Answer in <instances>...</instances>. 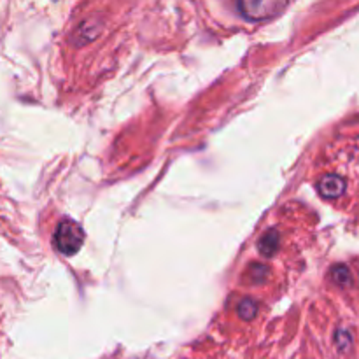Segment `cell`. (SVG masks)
<instances>
[{
    "mask_svg": "<svg viewBox=\"0 0 359 359\" xmlns=\"http://www.w3.org/2000/svg\"><path fill=\"white\" fill-rule=\"evenodd\" d=\"M53 242H55V248L58 249L62 255L74 256L76 252H79L81 248H83L84 231L74 219H63L62 223L56 226L55 235H53Z\"/></svg>",
    "mask_w": 359,
    "mask_h": 359,
    "instance_id": "1",
    "label": "cell"
},
{
    "mask_svg": "<svg viewBox=\"0 0 359 359\" xmlns=\"http://www.w3.org/2000/svg\"><path fill=\"white\" fill-rule=\"evenodd\" d=\"M290 0H238V11L249 21H263L286 9Z\"/></svg>",
    "mask_w": 359,
    "mask_h": 359,
    "instance_id": "2",
    "label": "cell"
},
{
    "mask_svg": "<svg viewBox=\"0 0 359 359\" xmlns=\"http://www.w3.org/2000/svg\"><path fill=\"white\" fill-rule=\"evenodd\" d=\"M347 188V182L346 179L340 177L337 174H326L319 179L318 182V191L323 198H328V200H335L340 198V196L346 193Z\"/></svg>",
    "mask_w": 359,
    "mask_h": 359,
    "instance_id": "3",
    "label": "cell"
},
{
    "mask_svg": "<svg viewBox=\"0 0 359 359\" xmlns=\"http://www.w3.org/2000/svg\"><path fill=\"white\" fill-rule=\"evenodd\" d=\"M279 242H280V235L277 230H269L262 238L258 241V249L263 256L270 258L277 252L279 249Z\"/></svg>",
    "mask_w": 359,
    "mask_h": 359,
    "instance_id": "4",
    "label": "cell"
},
{
    "mask_svg": "<svg viewBox=\"0 0 359 359\" xmlns=\"http://www.w3.org/2000/svg\"><path fill=\"white\" fill-rule=\"evenodd\" d=\"M100 28L102 25L98 23V21L95 20L84 21V23L79 27V30L76 32V37L74 39H77V44H88V42H91L95 37H97Z\"/></svg>",
    "mask_w": 359,
    "mask_h": 359,
    "instance_id": "5",
    "label": "cell"
},
{
    "mask_svg": "<svg viewBox=\"0 0 359 359\" xmlns=\"http://www.w3.org/2000/svg\"><path fill=\"white\" fill-rule=\"evenodd\" d=\"M332 280L340 287H351L353 286V273L347 265H335L330 270Z\"/></svg>",
    "mask_w": 359,
    "mask_h": 359,
    "instance_id": "6",
    "label": "cell"
},
{
    "mask_svg": "<svg viewBox=\"0 0 359 359\" xmlns=\"http://www.w3.org/2000/svg\"><path fill=\"white\" fill-rule=\"evenodd\" d=\"M333 342H335L339 353H349L353 349V333L346 328H339L333 337Z\"/></svg>",
    "mask_w": 359,
    "mask_h": 359,
    "instance_id": "7",
    "label": "cell"
},
{
    "mask_svg": "<svg viewBox=\"0 0 359 359\" xmlns=\"http://www.w3.org/2000/svg\"><path fill=\"white\" fill-rule=\"evenodd\" d=\"M258 314V304L251 298H244V300L238 304V316H241L244 321H251Z\"/></svg>",
    "mask_w": 359,
    "mask_h": 359,
    "instance_id": "8",
    "label": "cell"
},
{
    "mask_svg": "<svg viewBox=\"0 0 359 359\" xmlns=\"http://www.w3.org/2000/svg\"><path fill=\"white\" fill-rule=\"evenodd\" d=\"M266 273H269V269L263 265H258V263L249 269V277H252V280H255V283H262V280L265 279Z\"/></svg>",
    "mask_w": 359,
    "mask_h": 359,
    "instance_id": "9",
    "label": "cell"
}]
</instances>
